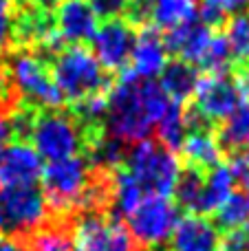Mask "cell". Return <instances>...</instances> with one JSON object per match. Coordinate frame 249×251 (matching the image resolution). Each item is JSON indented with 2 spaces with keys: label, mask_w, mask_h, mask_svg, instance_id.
Returning <instances> with one entry per match:
<instances>
[{
  "label": "cell",
  "mask_w": 249,
  "mask_h": 251,
  "mask_svg": "<svg viewBox=\"0 0 249 251\" xmlns=\"http://www.w3.org/2000/svg\"><path fill=\"white\" fill-rule=\"evenodd\" d=\"M4 71L22 101H29L38 108H62L64 100L53 82L49 60L42 55L33 51H16L9 57Z\"/></svg>",
  "instance_id": "5b68a950"
},
{
  "label": "cell",
  "mask_w": 249,
  "mask_h": 251,
  "mask_svg": "<svg viewBox=\"0 0 249 251\" xmlns=\"http://www.w3.org/2000/svg\"><path fill=\"white\" fill-rule=\"evenodd\" d=\"M124 168L135 176L146 194L172 196L176 176L181 172V161L157 139L148 137L144 141H137L132 150L126 152Z\"/></svg>",
  "instance_id": "277c9868"
},
{
  "label": "cell",
  "mask_w": 249,
  "mask_h": 251,
  "mask_svg": "<svg viewBox=\"0 0 249 251\" xmlns=\"http://www.w3.org/2000/svg\"><path fill=\"white\" fill-rule=\"evenodd\" d=\"M203 2H210L212 7L221 9L225 16H232V13H238L249 4V0H203Z\"/></svg>",
  "instance_id": "f1b7e54d"
},
{
  "label": "cell",
  "mask_w": 249,
  "mask_h": 251,
  "mask_svg": "<svg viewBox=\"0 0 249 251\" xmlns=\"http://www.w3.org/2000/svg\"><path fill=\"white\" fill-rule=\"evenodd\" d=\"M234 187H236V181H234V174L227 163H221L216 168L207 170L197 214L199 216H212L232 196Z\"/></svg>",
  "instance_id": "ac0fdd59"
},
{
  "label": "cell",
  "mask_w": 249,
  "mask_h": 251,
  "mask_svg": "<svg viewBox=\"0 0 249 251\" xmlns=\"http://www.w3.org/2000/svg\"><path fill=\"white\" fill-rule=\"evenodd\" d=\"M47 196L38 185L0 187V234L26 236L49 221Z\"/></svg>",
  "instance_id": "ba28073f"
},
{
  "label": "cell",
  "mask_w": 249,
  "mask_h": 251,
  "mask_svg": "<svg viewBox=\"0 0 249 251\" xmlns=\"http://www.w3.org/2000/svg\"><path fill=\"white\" fill-rule=\"evenodd\" d=\"M247 229H249V227L223 231V236H221V247H219V251H245Z\"/></svg>",
  "instance_id": "4316f807"
},
{
  "label": "cell",
  "mask_w": 249,
  "mask_h": 251,
  "mask_svg": "<svg viewBox=\"0 0 249 251\" xmlns=\"http://www.w3.org/2000/svg\"><path fill=\"white\" fill-rule=\"evenodd\" d=\"M201 75L203 73L194 64L181 60V57H174V60H168V64L163 66L161 75H159V86L172 101L188 104L197 91Z\"/></svg>",
  "instance_id": "e0dca14e"
},
{
  "label": "cell",
  "mask_w": 249,
  "mask_h": 251,
  "mask_svg": "<svg viewBox=\"0 0 249 251\" xmlns=\"http://www.w3.org/2000/svg\"><path fill=\"white\" fill-rule=\"evenodd\" d=\"M179 218L181 209L172 196L148 194L126 216V227L141 249H166Z\"/></svg>",
  "instance_id": "8992f818"
},
{
  "label": "cell",
  "mask_w": 249,
  "mask_h": 251,
  "mask_svg": "<svg viewBox=\"0 0 249 251\" xmlns=\"http://www.w3.org/2000/svg\"><path fill=\"white\" fill-rule=\"evenodd\" d=\"M168 57L170 53L163 44L161 31L150 25H141L135 35V47H132L128 69L141 79H154L161 75L163 66L168 64Z\"/></svg>",
  "instance_id": "4fadbf2b"
},
{
  "label": "cell",
  "mask_w": 249,
  "mask_h": 251,
  "mask_svg": "<svg viewBox=\"0 0 249 251\" xmlns=\"http://www.w3.org/2000/svg\"><path fill=\"white\" fill-rule=\"evenodd\" d=\"M179 152L181 159H183V165L203 170V172L221 165L225 156L223 148L216 139L214 128H190Z\"/></svg>",
  "instance_id": "2e32d148"
},
{
  "label": "cell",
  "mask_w": 249,
  "mask_h": 251,
  "mask_svg": "<svg viewBox=\"0 0 249 251\" xmlns=\"http://www.w3.org/2000/svg\"><path fill=\"white\" fill-rule=\"evenodd\" d=\"M13 16H16V2L13 0H0V55H4L11 49Z\"/></svg>",
  "instance_id": "d4e9b609"
},
{
  "label": "cell",
  "mask_w": 249,
  "mask_h": 251,
  "mask_svg": "<svg viewBox=\"0 0 249 251\" xmlns=\"http://www.w3.org/2000/svg\"><path fill=\"white\" fill-rule=\"evenodd\" d=\"M51 75L69 108L108 93L113 75L100 64L88 44H66L49 57Z\"/></svg>",
  "instance_id": "3957f363"
},
{
  "label": "cell",
  "mask_w": 249,
  "mask_h": 251,
  "mask_svg": "<svg viewBox=\"0 0 249 251\" xmlns=\"http://www.w3.org/2000/svg\"><path fill=\"white\" fill-rule=\"evenodd\" d=\"M192 108L199 113L207 126L216 128L245 97L238 84L234 82L232 73H205L199 79V86L192 95Z\"/></svg>",
  "instance_id": "9c48e42d"
},
{
  "label": "cell",
  "mask_w": 249,
  "mask_h": 251,
  "mask_svg": "<svg viewBox=\"0 0 249 251\" xmlns=\"http://www.w3.org/2000/svg\"><path fill=\"white\" fill-rule=\"evenodd\" d=\"M170 101L159 82L141 79L126 69L113 79L106 93L104 128L110 137L124 143L144 141L150 137Z\"/></svg>",
  "instance_id": "6da1fadb"
},
{
  "label": "cell",
  "mask_w": 249,
  "mask_h": 251,
  "mask_svg": "<svg viewBox=\"0 0 249 251\" xmlns=\"http://www.w3.org/2000/svg\"><path fill=\"white\" fill-rule=\"evenodd\" d=\"M214 225L219 231H229V229H241V227H249V192L245 190H234L232 196L216 209L214 214Z\"/></svg>",
  "instance_id": "44dd1931"
},
{
  "label": "cell",
  "mask_w": 249,
  "mask_h": 251,
  "mask_svg": "<svg viewBox=\"0 0 249 251\" xmlns=\"http://www.w3.org/2000/svg\"><path fill=\"white\" fill-rule=\"evenodd\" d=\"M223 152H243L249 150V100H243L227 117L214 128Z\"/></svg>",
  "instance_id": "d6986e66"
},
{
  "label": "cell",
  "mask_w": 249,
  "mask_h": 251,
  "mask_svg": "<svg viewBox=\"0 0 249 251\" xmlns=\"http://www.w3.org/2000/svg\"><path fill=\"white\" fill-rule=\"evenodd\" d=\"M137 29L130 20L126 18H115V20H104L97 25V31L93 35L91 51L100 60V64L108 71L110 75H119L122 71L128 69L130 53L135 47Z\"/></svg>",
  "instance_id": "30bf717a"
},
{
  "label": "cell",
  "mask_w": 249,
  "mask_h": 251,
  "mask_svg": "<svg viewBox=\"0 0 249 251\" xmlns=\"http://www.w3.org/2000/svg\"><path fill=\"white\" fill-rule=\"evenodd\" d=\"M221 231L207 216L185 214L170 238V251H219Z\"/></svg>",
  "instance_id": "9a60e30c"
},
{
  "label": "cell",
  "mask_w": 249,
  "mask_h": 251,
  "mask_svg": "<svg viewBox=\"0 0 249 251\" xmlns=\"http://www.w3.org/2000/svg\"><path fill=\"white\" fill-rule=\"evenodd\" d=\"M69 229L75 251H139L126 223L108 209L77 212Z\"/></svg>",
  "instance_id": "52a82bcc"
},
{
  "label": "cell",
  "mask_w": 249,
  "mask_h": 251,
  "mask_svg": "<svg viewBox=\"0 0 249 251\" xmlns=\"http://www.w3.org/2000/svg\"><path fill=\"white\" fill-rule=\"evenodd\" d=\"M104 134V122H88L71 108H40L31 126L29 143L40 159L53 163L69 156L88 154Z\"/></svg>",
  "instance_id": "7a4b0ae2"
},
{
  "label": "cell",
  "mask_w": 249,
  "mask_h": 251,
  "mask_svg": "<svg viewBox=\"0 0 249 251\" xmlns=\"http://www.w3.org/2000/svg\"><path fill=\"white\" fill-rule=\"evenodd\" d=\"M0 251H31L22 236H4L0 234Z\"/></svg>",
  "instance_id": "f546056e"
},
{
  "label": "cell",
  "mask_w": 249,
  "mask_h": 251,
  "mask_svg": "<svg viewBox=\"0 0 249 251\" xmlns=\"http://www.w3.org/2000/svg\"><path fill=\"white\" fill-rule=\"evenodd\" d=\"M214 29H210L207 25H203L197 16L190 20L181 22V25L172 26V29L163 31V44H166L168 53L174 57L190 62L197 66L201 60L203 51H205L207 42H210Z\"/></svg>",
  "instance_id": "5bb4252c"
},
{
  "label": "cell",
  "mask_w": 249,
  "mask_h": 251,
  "mask_svg": "<svg viewBox=\"0 0 249 251\" xmlns=\"http://www.w3.org/2000/svg\"><path fill=\"white\" fill-rule=\"evenodd\" d=\"M223 29L232 51V64H249V11L232 13Z\"/></svg>",
  "instance_id": "7402d4cb"
},
{
  "label": "cell",
  "mask_w": 249,
  "mask_h": 251,
  "mask_svg": "<svg viewBox=\"0 0 249 251\" xmlns=\"http://www.w3.org/2000/svg\"><path fill=\"white\" fill-rule=\"evenodd\" d=\"M13 141V128H11V119H9V113L0 110V148L4 143Z\"/></svg>",
  "instance_id": "4dcf8cb0"
},
{
  "label": "cell",
  "mask_w": 249,
  "mask_h": 251,
  "mask_svg": "<svg viewBox=\"0 0 249 251\" xmlns=\"http://www.w3.org/2000/svg\"><path fill=\"white\" fill-rule=\"evenodd\" d=\"M245 251H249V229H247V245H245Z\"/></svg>",
  "instance_id": "d6a6232c"
},
{
  "label": "cell",
  "mask_w": 249,
  "mask_h": 251,
  "mask_svg": "<svg viewBox=\"0 0 249 251\" xmlns=\"http://www.w3.org/2000/svg\"><path fill=\"white\" fill-rule=\"evenodd\" d=\"M53 31L62 44H88L97 31V16L88 0H60L51 9Z\"/></svg>",
  "instance_id": "7c38bea8"
},
{
  "label": "cell",
  "mask_w": 249,
  "mask_h": 251,
  "mask_svg": "<svg viewBox=\"0 0 249 251\" xmlns=\"http://www.w3.org/2000/svg\"><path fill=\"white\" fill-rule=\"evenodd\" d=\"M13 2L25 4V7H35V9H47V11H51L60 0H13Z\"/></svg>",
  "instance_id": "1f68e13d"
},
{
  "label": "cell",
  "mask_w": 249,
  "mask_h": 251,
  "mask_svg": "<svg viewBox=\"0 0 249 251\" xmlns=\"http://www.w3.org/2000/svg\"><path fill=\"white\" fill-rule=\"evenodd\" d=\"M44 161L26 141H9L0 148V187L38 185Z\"/></svg>",
  "instance_id": "8fae6325"
},
{
  "label": "cell",
  "mask_w": 249,
  "mask_h": 251,
  "mask_svg": "<svg viewBox=\"0 0 249 251\" xmlns=\"http://www.w3.org/2000/svg\"><path fill=\"white\" fill-rule=\"evenodd\" d=\"M157 141L166 146L168 150L176 152L183 143L185 134H188V122H185V104L179 101H170L166 113L159 117L157 122Z\"/></svg>",
  "instance_id": "ffe728a7"
},
{
  "label": "cell",
  "mask_w": 249,
  "mask_h": 251,
  "mask_svg": "<svg viewBox=\"0 0 249 251\" xmlns=\"http://www.w3.org/2000/svg\"><path fill=\"white\" fill-rule=\"evenodd\" d=\"M88 4L97 16V20H115V18L128 20L132 0H88Z\"/></svg>",
  "instance_id": "cb8c5ba5"
},
{
  "label": "cell",
  "mask_w": 249,
  "mask_h": 251,
  "mask_svg": "<svg viewBox=\"0 0 249 251\" xmlns=\"http://www.w3.org/2000/svg\"><path fill=\"white\" fill-rule=\"evenodd\" d=\"M227 165L234 174V181H236L245 192H249V150L234 152V154L229 156Z\"/></svg>",
  "instance_id": "484cf974"
},
{
  "label": "cell",
  "mask_w": 249,
  "mask_h": 251,
  "mask_svg": "<svg viewBox=\"0 0 249 251\" xmlns=\"http://www.w3.org/2000/svg\"><path fill=\"white\" fill-rule=\"evenodd\" d=\"M229 73H232L234 82H236L238 88H241L243 97L249 100V64H232Z\"/></svg>",
  "instance_id": "83f0119b"
},
{
  "label": "cell",
  "mask_w": 249,
  "mask_h": 251,
  "mask_svg": "<svg viewBox=\"0 0 249 251\" xmlns=\"http://www.w3.org/2000/svg\"><path fill=\"white\" fill-rule=\"evenodd\" d=\"M232 51H229V44L225 40L223 31H214L207 42L205 51H203L201 60H199L197 69L205 73H227L232 69Z\"/></svg>",
  "instance_id": "603a6c76"
}]
</instances>
